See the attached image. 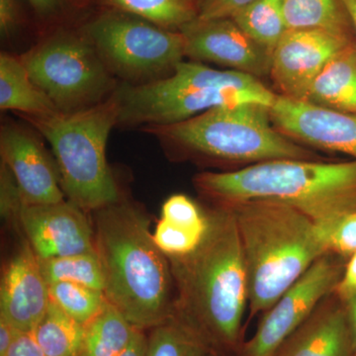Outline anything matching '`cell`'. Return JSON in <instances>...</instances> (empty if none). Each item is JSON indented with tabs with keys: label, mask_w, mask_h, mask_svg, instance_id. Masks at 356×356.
Wrapping results in <instances>:
<instances>
[{
	"label": "cell",
	"mask_w": 356,
	"mask_h": 356,
	"mask_svg": "<svg viewBox=\"0 0 356 356\" xmlns=\"http://www.w3.org/2000/svg\"><path fill=\"white\" fill-rule=\"evenodd\" d=\"M207 212L202 242L191 254L168 257L175 283L172 316L203 341L212 355L238 348L248 307L247 266L233 212Z\"/></svg>",
	"instance_id": "6da1fadb"
},
{
	"label": "cell",
	"mask_w": 356,
	"mask_h": 356,
	"mask_svg": "<svg viewBox=\"0 0 356 356\" xmlns=\"http://www.w3.org/2000/svg\"><path fill=\"white\" fill-rule=\"evenodd\" d=\"M93 213L107 301L143 331L172 317L175 283L170 261L154 243L146 215L122 199Z\"/></svg>",
	"instance_id": "7a4b0ae2"
},
{
	"label": "cell",
	"mask_w": 356,
	"mask_h": 356,
	"mask_svg": "<svg viewBox=\"0 0 356 356\" xmlns=\"http://www.w3.org/2000/svg\"><path fill=\"white\" fill-rule=\"evenodd\" d=\"M193 182L216 205L277 201L303 213L318 226H330L356 211V159H277L234 172L199 173Z\"/></svg>",
	"instance_id": "3957f363"
},
{
	"label": "cell",
	"mask_w": 356,
	"mask_h": 356,
	"mask_svg": "<svg viewBox=\"0 0 356 356\" xmlns=\"http://www.w3.org/2000/svg\"><path fill=\"white\" fill-rule=\"evenodd\" d=\"M222 206L233 212L240 234L252 318L269 310L327 250L317 225L287 204L257 199Z\"/></svg>",
	"instance_id": "277c9868"
},
{
	"label": "cell",
	"mask_w": 356,
	"mask_h": 356,
	"mask_svg": "<svg viewBox=\"0 0 356 356\" xmlns=\"http://www.w3.org/2000/svg\"><path fill=\"white\" fill-rule=\"evenodd\" d=\"M142 131L177 158L250 165L318 158L274 127L269 107L252 103L219 107L178 123L145 126Z\"/></svg>",
	"instance_id": "5b68a950"
},
{
	"label": "cell",
	"mask_w": 356,
	"mask_h": 356,
	"mask_svg": "<svg viewBox=\"0 0 356 356\" xmlns=\"http://www.w3.org/2000/svg\"><path fill=\"white\" fill-rule=\"evenodd\" d=\"M115 92L122 127L168 125L219 107L248 103L270 108L277 96L259 77L194 60H182L170 76L152 83H124Z\"/></svg>",
	"instance_id": "8992f818"
},
{
	"label": "cell",
	"mask_w": 356,
	"mask_h": 356,
	"mask_svg": "<svg viewBox=\"0 0 356 356\" xmlns=\"http://www.w3.org/2000/svg\"><path fill=\"white\" fill-rule=\"evenodd\" d=\"M120 104L116 92L90 108L74 113L25 117L53 149L63 191L84 212H95L120 200L110 170L106 147L118 126Z\"/></svg>",
	"instance_id": "52a82bcc"
},
{
	"label": "cell",
	"mask_w": 356,
	"mask_h": 356,
	"mask_svg": "<svg viewBox=\"0 0 356 356\" xmlns=\"http://www.w3.org/2000/svg\"><path fill=\"white\" fill-rule=\"evenodd\" d=\"M20 58L32 81L60 113L95 106L118 88L114 74L86 35L60 33Z\"/></svg>",
	"instance_id": "ba28073f"
},
{
	"label": "cell",
	"mask_w": 356,
	"mask_h": 356,
	"mask_svg": "<svg viewBox=\"0 0 356 356\" xmlns=\"http://www.w3.org/2000/svg\"><path fill=\"white\" fill-rule=\"evenodd\" d=\"M84 35L110 72L126 83L170 76L186 57L184 34L137 16L112 10L88 23Z\"/></svg>",
	"instance_id": "9c48e42d"
},
{
	"label": "cell",
	"mask_w": 356,
	"mask_h": 356,
	"mask_svg": "<svg viewBox=\"0 0 356 356\" xmlns=\"http://www.w3.org/2000/svg\"><path fill=\"white\" fill-rule=\"evenodd\" d=\"M343 270L332 254L318 259L266 312L254 336L241 348L240 356L275 355L281 344L334 293Z\"/></svg>",
	"instance_id": "30bf717a"
},
{
	"label": "cell",
	"mask_w": 356,
	"mask_h": 356,
	"mask_svg": "<svg viewBox=\"0 0 356 356\" xmlns=\"http://www.w3.org/2000/svg\"><path fill=\"white\" fill-rule=\"evenodd\" d=\"M179 31L186 57L194 62L213 63L259 79L269 76L273 51L250 38L232 18H196Z\"/></svg>",
	"instance_id": "8fae6325"
},
{
	"label": "cell",
	"mask_w": 356,
	"mask_h": 356,
	"mask_svg": "<svg viewBox=\"0 0 356 356\" xmlns=\"http://www.w3.org/2000/svg\"><path fill=\"white\" fill-rule=\"evenodd\" d=\"M356 43L321 30H288L276 44L269 76L281 96L306 102L317 77L331 58Z\"/></svg>",
	"instance_id": "7c38bea8"
},
{
	"label": "cell",
	"mask_w": 356,
	"mask_h": 356,
	"mask_svg": "<svg viewBox=\"0 0 356 356\" xmlns=\"http://www.w3.org/2000/svg\"><path fill=\"white\" fill-rule=\"evenodd\" d=\"M269 113L274 127L297 144L356 159V115L278 95Z\"/></svg>",
	"instance_id": "4fadbf2b"
},
{
	"label": "cell",
	"mask_w": 356,
	"mask_h": 356,
	"mask_svg": "<svg viewBox=\"0 0 356 356\" xmlns=\"http://www.w3.org/2000/svg\"><path fill=\"white\" fill-rule=\"evenodd\" d=\"M17 221L40 259L96 254L95 229L70 201L25 205Z\"/></svg>",
	"instance_id": "5bb4252c"
},
{
	"label": "cell",
	"mask_w": 356,
	"mask_h": 356,
	"mask_svg": "<svg viewBox=\"0 0 356 356\" xmlns=\"http://www.w3.org/2000/svg\"><path fill=\"white\" fill-rule=\"evenodd\" d=\"M1 163L13 173L25 205L64 201L58 165L32 131L8 122L0 131Z\"/></svg>",
	"instance_id": "9a60e30c"
},
{
	"label": "cell",
	"mask_w": 356,
	"mask_h": 356,
	"mask_svg": "<svg viewBox=\"0 0 356 356\" xmlns=\"http://www.w3.org/2000/svg\"><path fill=\"white\" fill-rule=\"evenodd\" d=\"M51 298L38 255L26 241L6 264L0 286V318L21 332H34Z\"/></svg>",
	"instance_id": "2e32d148"
},
{
	"label": "cell",
	"mask_w": 356,
	"mask_h": 356,
	"mask_svg": "<svg viewBox=\"0 0 356 356\" xmlns=\"http://www.w3.org/2000/svg\"><path fill=\"white\" fill-rule=\"evenodd\" d=\"M327 298L273 356H355L343 303H330Z\"/></svg>",
	"instance_id": "e0dca14e"
},
{
	"label": "cell",
	"mask_w": 356,
	"mask_h": 356,
	"mask_svg": "<svg viewBox=\"0 0 356 356\" xmlns=\"http://www.w3.org/2000/svg\"><path fill=\"white\" fill-rule=\"evenodd\" d=\"M306 102L356 115V43L331 58L312 86Z\"/></svg>",
	"instance_id": "ac0fdd59"
},
{
	"label": "cell",
	"mask_w": 356,
	"mask_h": 356,
	"mask_svg": "<svg viewBox=\"0 0 356 356\" xmlns=\"http://www.w3.org/2000/svg\"><path fill=\"white\" fill-rule=\"evenodd\" d=\"M0 109L18 111L23 116H47L58 112L34 83L19 57L0 56Z\"/></svg>",
	"instance_id": "d6986e66"
},
{
	"label": "cell",
	"mask_w": 356,
	"mask_h": 356,
	"mask_svg": "<svg viewBox=\"0 0 356 356\" xmlns=\"http://www.w3.org/2000/svg\"><path fill=\"white\" fill-rule=\"evenodd\" d=\"M282 8L288 30H321L356 42L341 0H282Z\"/></svg>",
	"instance_id": "ffe728a7"
},
{
	"label": "cell",
	"mask_w": 356,
	"mask_h": 356,
	"mask_svg": "<svg viewBox=\"0 0 356 356\" xmlns=\"http://www.w3.org/2000/svg\"><path fill=\"white\" fill-rule=\"evenodd\" d=\"M135 331L123 314L107 301L99 314L84 325L81 356H119L132 341Z\"/></svg>",
	"instance_id": "44dd1931"
},
{
	"label": "cell",
	"mask_w": 356,
	"mask_h": 356,
	"mask_svg": "<svg viewBox=\"0 0 356 356\" xmlns=\"http://www.w3.org/2000/svg\"><path fill=\"white\" fill-rule=\"evenodd\" d=\"M44 356H81L84 325L50 302L48 311L33 332Z\"/></svg>",
	"instance_id": "7402d4cb"
},
{
	"label": "cell",
	"mask_w": 356,
	"mask_h": 356,
	"mask_svg": "<svg viewBox=\"0 0 356 356\" xmlns=\"http://www.w3.org/2000/svg\"><path fill=\"white\" fill-rule=\"evenodd\" d=\"M113 10L137 16L154 24L179 31L197 18L193 0H99Z\"/></svg>",
	"instance_id": "603a6c76"
},
{
	"label": "cell",
	"mask_w": 356,
	"mask_h": 356,
	"mask_svg": "<svg viewBox=\"0 0 356 356\" xmlns=\"http://www.w3.org/2000/svg\"><path fill=\"white\" fill-rule=\"evenodd\" d=\"M232 19L250 38L273 51L288 31L282 0H254Z\"/></svg>",
	"instance_id": "cb8c5ba5"
},
{
	"label": "cell",
	"mask_w": 356,
	"mask_h": 356,
	"mask_svg": "<svg viewBox=\"0 0 356 356\" xmlns=\"http://www.w3.org/2000/svg\"><path fill=\"white\" fill-rule=\"evenodd\" d=\"M39 261L48 285L70 282L104 292V276L97 254H74L51 259L39 257Z\"/></svg>",
	"instance_id": "d4e9b609"
},
{
	"label": "cell",
	"mask_w": 356,
	"mask_h": 356,
	"mask_svg": "<svg viewBox=\"0 0 356 356\" xmlns=\"http://www.w3.org/2000/svg\"><path fill=\"white\" fill-rule=\"evenodd\" d=\"M149 331L146 356L212 355L203 341L173 316Z\"/></svg>",
	"instance_id": "484cf974"
},
{
	"label": "cell",
	"mask_w": 356,
	"mask_h": 356,
	"mask_svg": "<svg viewBox=\"0 0 356 356\" xmlns=\"http://www.w3.org/2000/svg\"><path fill=\"white\" fill-rule=\"evenodd\" d=\"M49 292L54 303L83 325L95 318L107 302L102 290L76 283H54L49 285Z\"/></svg>",
	"instance_id": "4316f807"
},
{
	"label": "cell",
	"mask_w": 356,
	"mask_h": 356,
	"mask_svg": "<svg viewBox=\"0 0 356 356\" xmlns=\"http://www.w3.org/2000/svg\"><path fill=\"white\" fill-rule=\"evenodd\" d=\"M161 219L178 228L206 233L208 228L207 213L184 194H175L165 201L161 207Z\"/></svg>",
	"instance_id": "83f0119b"
},
{
	"label": "cell",
	"mask_w": 356,
	"mask_h": 356,
	"mask_svg": "<svg viewBox=\"0 0 356 356\" xmlns=\"http://www.w3.org/2000/svg\"><path fill=\"white\" fill-rule=\"evenodd\" d=\"M206 233L189 231L159 219L154 232V240L168 257H182L193 252L202 242Z\"/></svg>",
	"instance_id": "f1b7e54d"
},
{
	"label": "cell",
	"mask_w": 356,
	"mask_h": 356,
	"mask_svg": "<svg viewBox=\"0 0 356 356\" xmlns=\"http://www.w3.org/2000/svg\"><path fill=\"white\" fill-rule=\"evenodd\" d=\"M327 254L351 257L356 252V211L330 225L318 226Z\"/></svg>",
	"instance_id": "f546056e"
},
{
	"label": "cell",
	"mask_w": 356,
	"mask_h": 356,
	"mask_svg": "<svg viewBox=\"0 0 356 356\" xmlns=\"http://www.w3.org/2000/svg\"><path fill=\"white\" fill-rule=\"evenodd\" d=\"M0 188H1V215L6 219L17 220L21 209L25 206L17 182L9 168L1 163L0 172Z\"/></svg>",
	"instance_id": "4dcf8cb0"
},
{
	"label": "cell",
	"mask_w": 356,
	"mask_h": 356,
	"mask_svg": "<svg viewBox=\"0 0 356 356\" xmlns=\"http://www.w3.org/2000/svg\"><path fill=\"white\" fill-rule=\"evenodd\" d=\"M254 1V0H197V18L203 20L232 18Z\"/></svg>",
	"instance_id": "1f68e13d"
},
{
	"label": "cell",
	"mask_w": 356,
	"mask_h": 356,
	"mask_svg": "<svg viewBox=\"0 0 356 356\" xmlns=\"http://www.w3.org/2000/svg\"><path fill=\"white\" fill-rule=\"evenodd\" d=\"M334 293L343 303L356 294V252L351 255L350 261L346 264Z\"/></svg>",
	"instance_id": "d6a6232c"
},
{
	"label": "cell",
	"mask_w": 356,
	"mask_h": 356,
	"mask_svg": "<svg viewBox=\"0 0 356 356\" xmlns=\"http://www.w3.org/2000/svg\"><path fill=\"white\" fill-rule=\"evenodd\" d=\"M19 22V9L16 0H0V32L2 37L13 34Z\"/></svg>",
	"instance_id": "836d02e7"
},
{
	"label": "cell",
	"mask_w": 356,
	"mask_h": 356,
	"mask_svg": "<svg viewBox=\"0 0 356 356\" xmlns=\"http://www.w3.org/2000/svg\"><path fill=\"white\" fill-rule=\"evenodd\" d=\"M7 356H44L43 351L37 343L34 334L21 332Z\"/></svg>",
	"instance_id": "e575fe53"
},
{
	"label": "cell",
	"mask_w": 356,
	"mask_h": 356,
	"mask_svg": "<svg viewBox=\"0 0 356 356\" xmlns=\"http://www.w3.org/2000/svg\"><path fill=\"white\" fill-rule=\"evenodd\" d=\"M21 332L3 318H0V356H7Z\"/></svg>",
	"instance_id": "d590c367"
},
{
	"label": "cell",
	"mask_w": 356,
	"mask_h": 356,
	"mask_svg": "<svg viewBox=\"0 0 356 356\" xmlns=\"http://www.w3.org/2000/svg\"><path fill=\"white\" fill-rule=\"evenodd\" d=\"M147 336L146 331L136 329L132 341L119 356H146Z\"/></svg>",
	"instance_id": "8d00e7d4"
},
{
	"label": "cell",
	"mask_w": 356,
	"mask_h": 356,
	"mask_svg": "<svg viewBox=\"0 0 356 356\" xmlns=\"http://www.w3.org/2000/svg\"><path fill=\"white\" fill-rule=\"evenodd\" d=\"M343 305L348 316V325H350L353 353L356 356V294L346 300Z\"/></svg>",
	"instance_id": "74e56055"
},
{
	"label": "cell",
	"mask_w": 356,
	"mask_h": 356,
	"mask_svg": "<svg viewBox=\"0 0 356 356\" xmlns=\"http://www.w3.org/2000/svg\"><path fill=\"white\" fill-rule=\"evenodd\" d=\"M29 1L37 13L42 15H50L56 13L65 3V0H29Z\"/></svg>",
	"instance_id": "f35d334b"
},
{
	"label": "cell",
	"mask_w": 356,
	"mask_h": 356,
	"mask_svg": "<svg viewBox=\"0 0 356 356\" xmlns=\"http://www.w3.org/2000/svg\"><path fill=\"white\" fill-rule=\"evenodd\" d=\"M341 3L344 8H346V13L350 16L351 24H353V30L355 33L356 38V0H341Z\"/></svg>",
	"instance_id": "ab89813d"
},
{
	"label": "cell",
	"mask_w": 356,
	"mask_h": 356,
	"mask_svg": "<svg viewBox=\"0 0 356 356\" xmlns=\"http://www.w3.org/2000/svg\"><path fill=\"white\" fill-rule=\"evenodd\" d=\"M210 356H214V355H211Z\"/></svg>",
	"instance_id": "60d3db41"
}]
</instances>
